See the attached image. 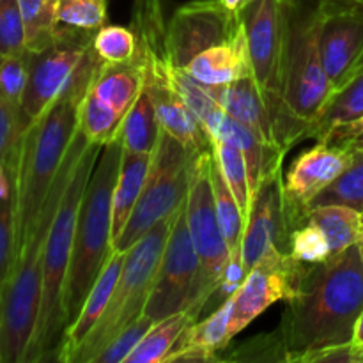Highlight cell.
I'll list each match as a JSON object with an SVG mask.
<instances>
[{
    "instance_id": "cell-1",
    "label": "cell",
    "mask_w": 363,
    "mask_h": 363,
    "mask_svg": "<svg viewBox=\"0 0 363 363\" xmlns=\"http://www.w3.org/2000/svg\"><path fill=\"white\" fill-rule=\"evenodd\" d=\"M362 311L363 261L358 245L308 264L277 326L286 342L287 363H303L326 347L353 342Z\"/></svg>"
},
{
    "instance_id": "cell-2",
    "label": "cell",
    "mask_w": 363,
    "mask_h": 363,
    "mask_svg": "<svg viewBox=\"0 0 363 363\" xmlns=\"http://www.w3.org/2000/svg\"><path fill=\"white\" fill-rule=\"evenodd\" d=\"M101 62L96 50L78 67L66 91L27 128L14 172V261L52 190L78 131V106Z\"/></svg>"
},
{
    "instance_id": "cell-3",
    "label": "cell",
    "mask_w": 363,
    "mask_h": 363,
    "mask_svg": "<svg viewBox=\"0 0 363 363\" xmlns=\"http://www.w3.org/2000/svg\"><path fill=\"white\" fill-rule=\"evenodd\" d=\"M87 140L80 130L74 135L57 179L35 218L27 241L16 255L9 282L0 301V363H25L39 315L43 289V257L60 201L69 186Z\"/></svg>"
},
{
    "instance_id": "cell-4",
    "label": "cell",
    "mask_w": 363,
    "mask_h": 363,
    "mask_svg": "<svg viewBox=\"0 0 363 363\" xmlns=\"http://www.w3.org/2000/svg\"><path fill=\"white\" fill-rule=\"evenodd\" d=\"M333 92L318 48V0H287L282 57V98L277 140L286 152L301 142L305 130Z\"/></svg>"
},
{
    "instance_id": "cell-5",
    "label": "cell",
    "mask_w": 363,
    "mask_h": 363,
    "mask_svg": "<svg viewBox=\"0 0 363 363\" xmlns=\"http://www.w3.org/2000/svg\"><path fill=\"white\" fill-rule=\"evenodd\" d=\"M123 152L124 147L119 138L103 145L82 197L73 252L64 286L66 328L78 318L112 252V199Z\"/></svg>"
},
{
    "instance_id": "cell-6",
    "label": "cell",
    "mask_w": 363,
    "mask_h": 363,
    "mask_svg": "<svg viewBox=\"0 0 363 363\" xmlns=\"http://www.w3.org/2000/svg\"><path fill=\"white\" fill-rule=\"evenodd\" d=\"M103 145L89 144L78 162L69 186L60 201L53 218L43 257V289L39 315L34 335L28 346L25 363L55 360L57 350L62 340L66 321H64V286L67 268L73 252L74 229H77L78 209L85 194L91 174L99 158Z\"/></svg>"
},
{
    "instance_id": "cell-7",
    "label": "cell",
    "mask_w": 363,
    "mask_h": 363,
    "mask_svg": "<svg viewBox=\"0 0 363 363\" xmlns=\"http://www.w3.org/2000/svg\"><path fill=\"white\" fill-rule=\"evenodd\" d=\"M172 220H163L152 227L124 254L123 269L105 314L82 344L73 363H91L92 358L131 321L144 314L149 293L155 284L163 248L170 234Z\"/></svg>"
},
{
    "instance_id": "cell-8",
    "label": "cell",
    "mask_w": 363,
    "mask_h": 363,
    "mask_svg": "<svg viewBox=\"0 0 363 363\" xmlns=\"http://www.w3.org/2000/svg\"><path fill=\"white\" fill-rule=\"evenodd\" d=\"M215 151L195 156L190 165V186L186 195V222L199 257V275L191 296V319L199 321L208 307L209 298L218 289L229 266L230 255L220 227L215 195L211 186V162Z\"/></svg>"
},
{
    "instance_id": "cell-9",
    "label": "cell",
    "mask_w": 363,
    "mask_h": 363,
    "mask_svg": "<svg viewBox=\"0 0 363 363\" xmlns=\"http://www.w3.org/2000/svg\"><path fill=\"white\" fill-rule=\"evenodd\" d=\"M194 158L195 155L162 128L156 147L152 149L144 190L123 233L112 243V250L126 254L128 248L133 247L152 227L179 213L186 202Z\"/></svg>"
},
{
    "instance_id": "cell-10",
    "label": "cell",
    "mask_w": 363,
    "mask_h": 363,
    "mask_svg": "<svg viewBox=\"0 0 363 363\" xmlns=\"http://www.w3.org/2000/svg\"><path fill=\"white\" fill-rule=\"evenodd\" d=\"M96 32L59 25L55 41L48 48L28 52V82L20 105L23 133L66 91L78 67L94 50Z\"/></svg>"
},
{
    "instance_id": "cell-11",
    "label": "cell",
    "mask_w": 363,
    "mask_h": 363,
    "mask_svg": "<svg viewBox=\"0 0 363 363\" xmlns=\"http://www.w3.org/2000/svg\"><path fill=\"white\" fill-rule=\"evenodd\" d=\"M287 0H254L240 9L247 32L252 77L277 124L282 98V57ZM277 133V131H275Z\"/></svg>"
},
{
    "instance_id": "cell-12",
    "label": "cell",
    "mask_w": 363,
    "mask_h": 363,
    "mask_svg": "<svg viewBox=\"0 0 363 363\" xmlns=\"http://www.w3.org/2000/svg\"><path fill=\"white\" fill-rule=\"evenodd\" d=\"M308 264L298 261L291 252H268L233 294L229 339L243 332L252 321L277 301H289L300 289Z\"/></svg>"
},
{
    "instance_id": "cell-13",
    "label": "cell",
    "mask_w": 363,
    "mask_h": 363,
    "mask_svg": "<svg viewBox=\"0 0 363 363\" xmlns=\"http://www.w3.org/2000/svg\"><path fill=\"white\" fill-rule=\"evenodd\" d=\"M199 275V257L186 222V202L172 220L144 314L155 321L186 311Z\"/></svg>"
},
{
    "instance_id": "cell-14",
    "label": "cell",
    "mask_w": 363,
    "mask_h": 363,
    "mask_svg": "<svg viewBox=\"0 0 363 363\" xmlns=\"http://www.w3.org/2000/svg\"><path fill=\"white\" fill-rule=\"evenodd\" d=\"M245 32L240 11L223 0H191L170 16V50L176 67H186L194 57L211 46L229 43Z\"/></svg>"
},
{
    "instance_id": "cell-15",
    "label": "cell",
    "mask_w": 363,
    "mask_h": 363,
    "mask_svg": "<svg viewBox=\"0 0 363 363\" xmlns=\"http://www.w3.org/2000/svg\"><path fill=\"white\" fill-rule=\"evenodd\" d=\"M318 48L337 89L363 64V7L347 0H318Z\"/></svg>"
},
{
    "instance_id": "cell-16",
    "label": "cell",
    "mask_w": 363,
    "mask_h": 363,
    "mask_svg": "<svg viewBox=\"0 0 363 363\" xmlns=\"http://www.w3.org/2000/svg\"><path fill=\"white\" fill-rule=\"evenodd\" d=\"M353 156L350 145L318 142L294 160L284 177V211L291 233L307 222L312 199L351 165Z\"/></svg>"
},
{
    "instance_id": "cell-17",
    "label": "cell",
    "mask_w": 363,
    "mask_h": 363,
    "mask_svg": "<svg viewBox=\"0 0 363 363\" xmlns=\"http://www.w3.org/2000/svg\"><path fill=\"white\" fill-rule=\"evenodd\" d=\"M291 230L284 211V176L282 170L264 179L252 197L250 215L245 227L241 261L245 275L268 252H289Z\"/></svg>"
},
{
    "instance_id": "cell-18",
    "label": "cell",
    "mask_w": 363,
    "mask_h": 363,
    "mask_svg": "<svg viewBox=\"0 0 363 363\" xmlns=\"http://www.w3.org/2000/svg\"><path fill=\"white\" fill-rule=\"evenodd\" d=\"M170 0H135L130 28L137 41L135 59L145 73V85H170L177 67L170 50Z\"/></svg>"
},
{
    "instance_id": "cell-19",
    "label": "cell",
    "mask_w": 363,
    "mask_h": 363,
    "mask_svg": "<svg viewBox=\"0 0 363 363\" xmlns=\"http://www.w3.org/2000/svg\"><path fill=\"white\" fill-rule=\"evenodd\" d=\"M220 108L241 124L250 128L266 145L286 156L279 145L272 113L262 99L254 77H245L225 85H202Z\"/></svg>"
},
{
    "instance_id": "cell-20",
    "label": "cell",
    "mask_w": 363,
    "mask_h": 363,
    "mask_svg": "<svg viewBox=\"0 0 363 363\" xmlns=\"http://www.w3.org/2000/svg\"><path fill=\"white\" fill-rule=\"evenodd\" d=\"M123 262L124 252H110L108 259H106L99 277L96 279L94 286H92L91 293H89L80 314L74 319L73 325L67 326L66 332H64L62 340H60L59 344V350H57V362H74L84 340L87 339L89 333L92 332V328L98 325V321L101 319V315L105 314L106 307H108V301L117 286L121 269H123Z\"/></svg>"
},
{
    "instance_id": "cell-21",
    "label": "cell",
    "mask_w": 363,
    "mask_h": 363,
    "mask_svg": "<svg viewBox=\"0 0 363 363\" xmlns=\"http://www.w3.org/2000/svg\"><path fill=\"white\" fill-rule=\"evenodd\" d=\"M233 296L220 305L204 321H195L183 330L181 337L163 363L176 362H220L218 353L227 350Z\"/></svg>"
},
{
    "instance_id": "cell-22",
    "label": "cell",
    "mask_w": 363,
    "mask_h": 363,
    "mask_svg": "<svg viewBox=\"0 0 363 363\" xmlns=\"http://www.w3.org/2000/svg\"><path fill=\"white\" fill-rule=\"evenodd\" d=\"M155 105L160 126L179 140L191 155L211 151L213 140L186 105L179 92L170 85H145Z\"/></svg>"
},
{
    "instance_id": "cell-23",
    "label": "cell",
    "mask_w": 363,
    "mask_h": 363,
    "mask_svg": "<svg viewBox=\"0 0 363 363\" xmlns=\"http://www.w3.org/2000/svg\"><path fill=\"white\" fill-rule=\"evenodd\" d=\"M183 69L201 85H225L252 77L247 32L233 41L204 50Z\"/></svg>"
},
{
    "instance_id": "cell-24",
    "label": "cell",
    "mask_w": 363,
    "mask_h": 363,
    "mask_svg": "<svg viewBox=\"0 0 363 363\" xmlns=\"http://www.w3.org/2000/svg\"><path fill=\"white\" fill-rule=\"evenodd\" d=\"M145 85L144 67L137 59L128 62H99L92 77L91 89L121 119L137 101Z\"/></svg>"
},
{
    "instance_id": "cell-25",
    "label": "cell",
    "mask_w": 363,
    "mask_h": 363,
    "mask_svg": "<svg viewBox=\"0 0 363 363\" xmlns=\"http://www.w3.org/2000/svg\"><path fill=\"white\" fill-rule=\"evenodd\" d=\"M363 116V64L326 99L325 105L305 130L301 140L314 138L321 142L332 130Z\"/></svg>"
},
{
    "instance_id": "cell-26",
    "label": "cell",
    "mask_w": 363,
    "mask_h": 363,
    "mask_svg": "<svg viewBox=\"0 0 363 363\" xmlns=\"http://www.w3.org/2000/svg\"><path fill=\"white\" fill-rule=\"evenodd\" d=\"M152 152L124 151L112 199V243L121 236L147 181Z\"/></svg>"
},
{
    "instance_id": "cell-27",
    "label": "cell",
    "mask_w": 363,
    "mask_h": 363,
    "mask_svg": "<svg viewBox=\"0 0 363 363\" xmlns=\"http://www.w3.org/2000/svg\"><path fill=\"white\" fill-rule=\"evenodd\" d=\"M307 222L314 223L325 233L332 255L358 245L362 238L363 215L347 206L328 204L312 208L307 215Z\"/></svg>"
},
{
    "instance_id": "cell-28",
    "label": "cell",
    "mask_w": 363,
    "mask_h": 363,
    "mask_svg": "<svg viewBox=\"0 0 363 363\" xmlns=\"http://www.w3.org/2000/svg\"><path fill=\"white\" fill-rule=\"evenodd\" d=\"M160 131H162V126H160L151 94L144 85L137 101L124 116L116 138L123 142L124 151L152 152L158 142Z\"/></svg>"
},
{
    "instance_id": "cell-29",
    "label": "cell",
    "mask_w": 363,
    "mask_h": 363,
    "mask_svg": "<svg viewBox=\"0 0 363 363\" xmlns=\"http://www.w3.org/2000/svg\"><path fill=\"white\" fill-rule=\"evenodd\" d=\"M211 186L215 195L216 213H218L220 227H222L223 238H225L227 248H229L230 261H241V245L245 236V220L241 209L220 170L216 156L211 162ZM243 262V261H241Z\"/></svg>"
},
{
    "instance_id": "cell-30",
    "label": "cell",
    "mask_w": 363,
    "mask_h": 363,
    "mask_svg": "<svg viewBox=\"0 0 363 363\" xmlns=\"http://www.w3.org/2000/svg\"><path fill=\"white\" fill-rule=\"evenodd\" d=\"M191 323L194 319L188 311L176 312L162 321H156L124 363H163L183 330Z\"/></svg>"
},
{
    "instance_id": "cell-31",
    "label": "cell",
    "mask_w": 363,
    "mask_h": 363,
    "mask_svg": "<svg viewBox=\"0 0 363 363\" xmlns=\"http://www.w3.org/2000/svg\"><path fill=\"white\" fill-rule=\"evenodd\" d=\"M59 0H18L25 23L27 52H41L55 41Z\"/></svg>"
},
{
    "instance_id": "cell-32",
    "label": "cell",
    "mask_w": 363,
    "mask_h": 363,
    "mask_svg": "<svg viewBox=\"0 0 363 363\" xmlns=\"http://www.w3.org/2000/svg\"><path fill=\"white\" fill-rule=\"evenodd\" d=\"M328 204L347 206L363 213V149H354L351 165L330 186L312 199L308 211Z\"/></svg>"
},
{
    "instance_id": "cell-33",
    "label": "cell",
    "mask_w": 363,
    "mask_h": 363,
    "mask_svg": "<svg viewBox=\"0 0 363 363\" xmlns=\"http://www.w3.org/2000/svg\"><path fill=\"white\" fill-rule=\"evenodd\" d=\"M213 151H215L216 162H218L220 170L236 199L238 206L243 215L245 227H247L248 215H250L252 194H250V181H248V169L245 156L240 149L227 140H213Z\"/></svg>"
},
{
    "instance_id": "cell-34",
    "label": "cell",
    "mask_w": 363,
    "mask_h": 363,
    "mask_svg": "<svg viewBox=\"0 0 363 363\" xmlns=\"http://www.w3.org/2000/svg\"><path fill=\"white\" fill-rule=\"evenodd\" d=\"M121 123L123 119L91 89H87L78 106V130L87 137V140L99 145L108 144L116 138Z\"/></svg>"
},
{
    "instance_id": "cell-35",
    "label": "cell",
    "mask_w": 363,
    "mask_h": 363,
    "mask_svg": "<svg viewBox=\"0 0 363 363\" xmlns=\"http://www.w3.org/2000/svg\"><path fill=\"white\" fill-rule=\"evenodd\" d=\"M220 362H287V347L279 328L245 340Z\"/></svg>"
},
{
    "instance_id": "cell-36",
    "label": "cell",
    "mask_w": 363,
    "mask_h": 363,
    "mask_svg": "<svg viewBox=\"0 0 363 363\" xmlns=\"http://www.w3.org/2000/svg\"><path fill=\"white\" fill-rule=\"evenodd\" d=\"M108 0H59L57 21L82 30H99L106 23Z\"/></svg>"
},
{
    "instance_id": "cell-37",
    "label": "cell",
    "mask_w": 363,
    "mask_h": 363,
    "mask_svg": "<svg viewBox=\"0 0 363 363\" xmlns=\"http://www.w3.org/2000/svg\"><path fill=\"white\" fill-rule=\"evenodd\" d=\"M94 50L103 62H128L137 53L133 30L121 25H105L96 32Z\"/></svg>"
},
{
    "instance_id": "cell-38",
    "label": "cell",
    "mask_w": 363,
    "mask_h": 363,
    "mask_svg": "<svg viewBox=\"0 0 363 363\" xmlns=\"http://www.w3.org/2000/svg\"><path fill=\"white\" fill-rule=\"evenodd\" d=\"M21 137L23 131L20 124V108L13 105L0 89V162L11 170L13 177L16 172Z\"/></svg>"
},
{
    "instance_id": "cell-39",
    "label": "cell",
    "mask_w": 363,
    "mask_h": 363,
    "mask_svg": "<svg viewBox=\"0 0 363 363\" xmlns=\"http://www.w3.org/2000/svg\"><path fill=\"white\" fill-rule=\"evenodd\" d=\"M155 319L149 315H138L135 321H131L126 328L121 330L94 358L91 363H124L130 357L131 351L137 347V344L144 339L145 333L152 328Z\"/></svg>"
},
{
    "instance_id": "cell-40",
    "label": "cell",
    "mask_w": 363,
    "mask_h": 363,
    "mask_svg": "<svg viewBox=\"0 0 363 363\" xmlns=\"http://www.w3.org/2000/svg\"><path fill=\"white\" fill-rule=\"evenodd\" d=\"M289 252L305 264H318L332 255L325 233L314 223H303L291 233Z\"/></svg>"
},
{
    "instance_id": "cell-41",
    "label": "cell",
    "mask_w": 363,
    "mask_h": 363,
    "mask_svg": "<svg viewBox=\"0 0 363 363\" xmlns=\"http://www.w3.org/2000/svg\"><path fill=\"white\" fill-rule=\"evenodd\" d=\"M28 82V52H0V89L13 105L20 108L21 98Z\"/></svg>"
},
{
    "instance_id": "cell-42",
    "label": "cell",
    "mask_w": 363,
    "mask_h": 363,
    "mask_svg": "<svg viewBox=\"0 0 363 363\" xmlns=\"http://www.w3.org/2000/svg\"><path fill=\"white\" fill-rule=\"evenodd\" d=\"M0 52L27 53L25 23L18 0H0Z\"/></svg>"
},
{
    "instance_id": "cell-43",
    "label": "cell",
    "mask_w": 363,
    "mask_h": 363,
    "mask_svg": "<svg viewBox=\"0 0 363 363\" xmlns=\"http://www.w3.org/2000/svg\"><path fill=\"white\" fill-rule=\"evenodd\" d=\"M14 266V201H0V301Z\"/></svg>"
},
{
    "instance_id": "cell-44",
    "label": "cell",
    "mask_w": 363,
    "mask_h": 363,
    "mask_svg": "<svg viewBox=\"0 0 363 363\" xmlns=\"http://www.w3.org/2000/svg\"><path fill=\"white\" fill-rule=\"evenodd\" d=\"M363 138V116L360 119L353 121V123H346L337 126L335 130H332L328 133V137L321 142H330V144H342L350 145L353 149L354 142H358Z\"/></svg>"
},
{
    "instance_id": "cell-45",
    "label": "cell",
    "mask_w": 363,
    "mask_h": 363,
    "mask_svg": "<svg viewBox=\"0 0 363 363\" xmlns=\"http://www.w3.org/2000/svg\"><path fill=\"white\" fill-rule=\"evenodd\" d=\"M353 344H357L358 347H363V311L358 318L357 325H354V332H353Z\"/></svg>"
},
{
    "instance_id": "cell-46",
    "label": "cell",
    "mask_w": 363,
    "mask_h": 363,
    "mask_svg": "<svg viewBox=\"0 0 363 363\" xmlns=\"http://www.w3.org/2000/svg\"><path fill=\"white\" fill-rule=\"evenodd\" d=\"M223 2H225L227 7H230V9L240 11V7H241V4H243V0H223Z\"/></svg>"
},
{
    "instance_id": "cell-47",
    "label": "cell",
    "mask_w": 363,
    "mask_h": 363,
    "mask_svg": "<svg viewBox=\"0 0 363 363\" xmlns=\"http://www.w3.org/2000/svg\"><path fill=\"white\" fill-rule=\"evenodd\" d=\"M358 248H360V255H362V261H363V230H362L360 241H358Z\"/></svg>"
},
{
    "instance_id": "cell-48",
    "label": "cell",
    "mask_w": 363,
    "mask_h": 363,
    "mask_svg": "<svg viewBox=\"0 0 363 363\" xmlns=\"http://www.w3.org/2000/svg\"><path fill=\"white\" fill-rule=\"evenodd\" d=\"M360 147H363V138H360L358 142H354V145H353V149H360Z\"/></svg>"
},
{
    "instance_id": "cell-49",
    "label": "cell",
    "mask_w": 363,
    "mask_h": 363,
    "mask_svg": "<svg viewBox=\"0 0 363 363\" xmlns=\"http://www.w3.org/2000/svg\"><path fill=\"white\" fill-rule=\"evenodd\" d=\"M347 2H353V4H358V6L363 7V0H347Z\"/></svg>"
},
{
    "instance_id": "cell-50",
    "label": "cell",
    "mask_w": 363,
    "mask_h": 363,
    "mask_svg": "<svg viewBox=\"0 0 363 363\" xmlns=\"http://www.w3.org/2000/svg\"><path fill=\"white\" fill-rule=\"evenodd\" d=\"M250 2H254V0H243V4H241V7L247 6V4H250ZM241 7H240V9H241Z\"/></svg>"
},
{
    "instance_id": "cell-51",
    "label": "cell",
    "mask_w": 363,
    "mask_h": 363,
    "mask_svg": "<svg viewBox=\"0 0 363 363\" xmlns=\"http://www.w3.org/2000/svg\"><path fill=\"white\" fill-rule=\"evenodd\" d=\"M360 149H363V147H360Z\"/></svg>"
},
{
    "instance_id": "cell-52",
    "label": "cell",
    "mask_w": 363,
    "mask_h": 363,
    "mask_svg": "<svg viewBox=\"0 0 363 363\" xmlns=\"http://www.w3.org/2000/svg\"><path fill=\"white\" fill-rule=\"evenodd\" d=\"M362 215H363V213H362Z\"/></svg>"
}]
</instances>
